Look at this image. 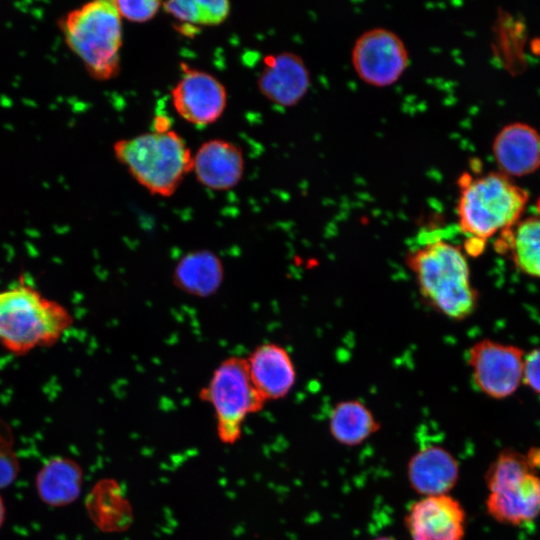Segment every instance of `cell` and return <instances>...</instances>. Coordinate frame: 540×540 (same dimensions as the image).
Segmentation results:
<instances>
[{"instance_id":"20","label":"cell","mask_w":540,"mask_h":540,"mask_svg":"<svg viewBox=\"0 0 540 540\" xmlns=\"http://www.w3.org/2000/svg\"><path fill=\"white\" fill-rule=\"evenodd\" d=\"M328 424L332 437L345 446L362 444L381 427L372 411L356 399L338 402L330 412Z\"/></svg>"},{"instance_id":"9","label":"cell","mask_w":540,"mask_h":540,"mask_svg":"<svg viewBox=\"0 0 540 540\" xmlns=\"http://www.w3.org/2000/svg\"><path fill=\"white\" fill-rule=\"evenodd\" d=\"M176 112L186 121L203 126L220 118L227 102L223 84L213 75L184 66V73L171 91Z\"/></svg>"},{"instance_id":"8","label":"cell","mask_w":540,"mask_h":540,"mask_svg":"<svg viewBox=\"0 0 540 540\" xmlns=\"http://www.w3.org/2000/svg\"><path fill=\"white\" fill-rule=\"evenodd\" d=\"M524 356V351L517 346L491 339L479 340L468 351L475 385L493 399L511 396L522 382Z\"/></svg>"},{"instance_id":"23","label":"cell","mask_w":540,"mask_h":540,"mask_svg":"<svg viewBox=\"0 0 540 540\" xmlns=\"http://www.w3.org/2000/svg\"><path fill=\"white\" fill-rule=\"evenodd\" d=\"M113 2L121 18L138 23L152 19L162 4L156 0H116Z\"/></svg>"},{"instance_id":"2","label":"cell","mask_w":540,"mask_h":540,"mask_svg":"<svg viewBox=\"0 0 540 540\" xmlns=\"http://www.w3.org/2000/svg\"><path fill=\"white\" fill-rule=\"evenodd\" d=\"M406 265L421 296L435 311L459 321L476 310L478 293L471 283L466 253L459 246L442 239L423 242L408 251Z\"/></svg>"},{"instance_id":"12","label":"cell","mask_w":540,"mask_h":540,"mask_svg":"<svg viewBox=\"0 0 540 540\" xmlns=\"http://www.w3.org/2000/svg\"><path fill=\"white\" fill-rule=\"evenodd\" d=\"M257 85L272 103L290 107L300 102L311 85L310 71L298 54L284 51L266 55Z\"/></svg>"},{"instance_id":"1","label":"cell","mask_w":540,"mask_h":540,"mask_svg":"<svg viewBox=\"0 0 540 540\" xmlns=\"http://www.w3.org/2000/svg\"><path fill=\"white\" fill-rule=\"evenodd\" d=\"M459 187L458 226L467 237L463 250L477 256L488 239L498 236L524 215L529 195L499 171L462 176Z\"/></svg>"},{"instance_id":"26","label":"cell","mask_w":540,"mask_h":540,"mask_svg":"<svg viewBox=\"0 0 540 540\" xmlns=\"http://www.w3.org/2000/svg\"><path fill=\"white\" fill-rule=\"evenodd\" d=\"M372 540H396L395 538L393 537H390V536H379V537H376Z\"/></svg>"},{"instance_id":"19","label":"cell","mask_w":540,"mask_h":540,"mask_svg":"<svg viewBox=\"0 0 540 540\" xmlns=\"http://www.w3.org/2000/svg\"><path fill=\"white\" fill-rule=\"evenodd\" d=\"M83 472L79 464L68 457H53L39 470L36 490L45 504L53 507L73 503L80 495Z\"/></svg>"},{"instance_id":"4","label":"cell","mask_w":540,"mask_h":540,"mask_svg":"<svg viewBox=\"0 0 540 540\" xmlns=\"http://www.w3.org/2000/svg\"><path fill=\"white\" fill-rule=\"evenodd\" d=\"M67 47L96 80L120 71L121 17L113 1L95 0L68 11L58 21Z\"/></svg>"},{"instance_id":"21","label":"cell","mask_w":540,"mask_h":540,"mask_svg":"<svg viewBox=\"0 0 540 540\" xmlns=\"http://www.w3.org/2000/svg\"><path fill=\"white\" fill-rule=\"evenodd\" d=\"M164 10L185 25H218L228 16L226 0H175L162 3Z\"/></svg>"},{"instance_id":"16","label":"cell","mask_w":540,"mask_h":540,"mask_svg":"<svg viewBox=\"0 0 540 540\" xmlns=\"http://www.w3.org/2000/svg\"><path fill=\"white\" fill-rule=\"evenodd\" d=\"M192 170L205 187L228 190L236 186L243 175V154L229 141L212 139L204 142L193 156Z\"/></svg>"},{"instance_id":"24","label":"cell","mask_w":540,"mask_h":540,"mask_svg":"<svg viewBox=\"0 0 540 540\" xmlns=\"http://www.w3.org/2000/svg\"><path fill=\"white\" fill-rule=\"evenodd\" d=\"M522 382L540 394V348L533 349L524 356Z\"/></svg>"},{"instance_id":"17","label":"cell","mask_w":540,"mask_h":540,"mask_svg":"<svg viewBox=\"0 0 540 540\" xmlns=\"http://www.w3.org/2000/svg\"><path fill=\"white\" fill-rule=\"evenodd\" d=\"M495 248L510 256L520 272L540 278V201L536 212L523 215L497 236Z\"/></svg>"},{"instance_id":"7","label":"cell","mask_w":540,"mask_h":540,"mask_svg":"<svg viewBox=\"0 0 540 540\" xmlns=\"http://www.w3.org/2000/svg\"><path fill=\"white\" fill-rule=\"evenodd\" d=\"M352 67L358 78L373 87L397 82L409 65V52L403 39L385 27L362 32L351 50Z\"/></svg>"},{"instance_id":"13","label":"cell","mask_w":540,"mask_h":540,"mask_svg":"<svg viewBox=\"0 0 540 540\" xmlns=\"http://www.w3.org/2000/svg\"><path fill=\"white\" fill-rule=\"evenodd\" d=\"M250 380L267 402L284 398L296 381V370L289 352L276 343H262L245 358Z\"/></svg>"},{"instance_id":"10","label":"cell","mask_w":540,"mask_h":540,"mask_svg":"<svg viewBox=\"0 0 540 540\" xmlns=\"http://www.w3.org/2000/svg\"><path fill=\"white\" fill-rule=\"evenodd\" d=\"M404 522L411 540H463L466 512L448 494L427 496L409 507Z\"/></svg>"},{"instance_id":"6","label":"cell","mask_w":540,"mask_h":540,"mask_svg":"<svg viewBox=\"0 0 540 540\" xmlns=\"http://www.w3.org/2000/svg\"><path fill=\"white\" fill-rule=\"evenodd\" d=\"M200 398L212 406L217 435L227 444L239 440L246 417L265 404L250 380L245 358L238 356L228 357L216 367Z\"/></svg>"},{"instance_id":"5","label":"cell","mask_w":540,"mask_h":540,"mask_svg":"<svg viewBox=\"0 0 540 540\" xmlns=\"http://www.w3.org/2000/svg\"><path fill=\"white\" fill-rule=\"evenodd\" d=\"M116 159L153 195L169 197L192 170L193 156L175 131H153L114 143Z\"/></svg>"},{"instance_id":"15","label":"cell","mask_w":540,"mask_h":540,"mask_svg":"<svg viewBox=\"0 0 540 540\" xmlns=\"http://www.w3.org/2000/svg\"><path fill=\"white\" fill-rule=\"evenodd\" d=\"M459 472L453 454L437 445L422 447L407 465L409 485L423 497L448 494L456 485Z\"/></svg>"},{"instance_id":"3","label":"cell","mask_w":540,"mask_h":540,"mask_svg":"<svg viewBox=\"0 0 540 540\" xmlns=\"http://www.w3.org/2000/svg\"><path fill=\"white\" fill-rule=\"evenodd\" d=\"M73 321L65 305L25 278L0 290V345L16 356L56 344Z\"/></svg>"},{"instance_id":"11","label":"cell","mask_w":540,"mask_h":540,"mask_svg":"<svg viewBox=\"0 0 540 540\" xmlns=\"http://www.w3.org/2000/svg\"><path fill=\"white\" fill-rule=\"evenodd\" d=\"M487 489V512L499 523L518 526L540 515V477L535 471L499 480Z\"/></svg>"},{"instance_id":"22","label":"cell","mask_w":540,"mask_h":540,"mask_svg":"<svg viewBox=\"0 0 540 540\" xmlns=\"http://www.w3.org/2000/svg\"><path fill=\"white\" fill-rule=\"evenodd\" d=\"M20 465L14 449V437L7 422L0 418V489L10 486L17 478Z\"/></svg>"},{"instance_id":"18","label":"cell","mask_w":540,"mask_h":540,"mask_svg":"<svg viewBox=\"0 0 540 540\" xmlns=\"http://www.w3.org/2000/svg\"><path fill=\"white\" fill-rule=\"evenodd\" d=\"M172 279L178 289L189 295L209 297L216 293L224 280L223 262L211 250H194L178 260Z\"/></svg>"},{"instance_id":"25","label":"cell","mask_w":540,"mask_h":540,"mask_svg":"<svg viewBox=\"0 0 540 540\" xmlns=\"http://www.w3.org/2000/svg\"><path fill=\"white\" fill-rule=\"evenodd\" d=\"M5 520V506L2 498L0 497V528Z\"/></svg>"},{"instance_id":"14","label":"cell","mask_w":540,"mask_h":540,"mask_svg":"<svg viewBox=\"0 0 540 540\" xmlns=\"http://www.w3.org/2000/svg\"><path fill=\"white\" fill-rule=\"evenodd\" d=\"M492 153L499 172L523 177L540 168V133L524 122H512L497 133Z\"/></svg>"}]
</instances>
